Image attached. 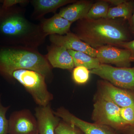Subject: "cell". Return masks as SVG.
I'll list each match as a JSON object with an SVG mask.
<instances>
[{"label": "cell", "mask_w": 134, "mask_h": 134, "mask_svg": "<svg viewBox=\"0 0 134 134\" xmlns=\"http://www.w3.org/2000/svg\"><path fill=\"white\" fill-rule=\"evenodd\" d=\"M53 112L56 116L62 118L64 121L79 129L83 134H117L110 127L86 122L63 108H60Z\"/></svg>", "instance_id": "9"}, {"label": "cell", "mask_w": 134, "mask_h": 134, "mask_svg": "<svg viewBox=\"0 0 134 134\" xmlns=\"http://www.w3.org/2000/svg\"><path fill=\"white\" fill-rule=\"evenodd\" d=\"M128 22L130 30L131 32L134 35V8L133 14Z\"/></svg>", "instance_id": "27"}, {"label": "cell", "mask_w": 134, "mask_h": 134, "mask_svg": "<svg viewBox=\"0 0 134 134\" xmlns=\"http://www.w3.org/2000/svg\"><path fill=\"white\" fill-rule=\"evenodd\" d=\"M50 40L55 46L63 47L68 50L82 52L93 58H96L97 56V49L92 48L82 41L76 34L71 32H69L64 36L51 35Z\"/></svg>", "instance_id": "10"}, {"label": "cell", "mask_w": 134, "mask_h": 134, "mask_svg": "<svg viewBox=\"0 0 134 134\" xmlns=\"http://www.w3.org/2000/svg\"><path fill=\"white\" fill-rule=\"evenodd\" d=\"M39 134V133H37V134Z\"/></svg>", "instance_id": "29"}, {"label": "cell", "mask_w": 134, "mask_h": 134, "mask_svg": "<svg viewBox=\"0 0 134 134\" xmlns=\"http://www.w3.org/2000/svg\"><path fill=\"white\" fill-rule=\"evenodd\" d=\"M121 132L123 134H134V127H129Z\"/></svg>", "instance_id": "28"}, {"label": "cell", "mask_w": 134, "mask_h": 134, "mask_svg": "<svg viewBox=\"0 0 134 134\" xmlns=\"http://www.w3.org/2000/svg\"><path fill=\"white\" fill-rule=\"evenodd\" d=\"M48 59L53 68L72 70L75 67L72 56L63 47L55 45L51 48L48 53Z\"/></svg>", "instance_id": "12"}, {"label": "cell", "mask_w": 134, "mask_h": 134, "mask_svg": "<svg viewBox=\"0 0 134 134\" xmlns=\"http://www.w3.org/2000/svg\"><path fill=\"white\" fill-rule=\"evenodd\" d=\"M93 3L91 1L86 0L76 2L61 10L58 14L72 23L85 18Z\"/></svg>", "instance_id": "13"}, {"label": "cell", "mask_w": 134, "mask_h": 134, "mask_svg": "<svg viewBox=\"0 0 134 134\" xmlns=\"http://www.w3.org/2000/svg\"><path fill=\"white\" fill-rule=\"evenodd\" d=\"M76 35L96 49L107 45L115 46L130 41L128 30L123 22L117 19L83 18L80 20Z\"/></svg>", "instance_id": "1"}, {"label": "cell", "mask_w": 134, "mask_h": 134, "mask_svg": "<svg viewBox=\"0 0 134 134\" xmlns=\"http://www.w3.org/2000/svg\"><path fill=\"white\" fill-rule=\"evenodd\" d=\"M22 85L39 106L49 105L53 97L47 88L46 77L38 72L28 69H19L10 75Z\"/></svg>", "instance_id": "3"}, {"label": "cell", "mask_w": 134, "mask_h": 134, "mask_svg": "<svg viewBox=\"0 0 134 134\" xmlns=\"http://www.w3.org/2000/svg\"><path fill=\"white\" fill-rule=\"evenodd\" d=\"M120 108L113 102L99 97L94 104L92 119L97 124L121 132L129 126L121 116Z\"/></svg>", "instance_id": "4"}, {"label": "cell", "mask_w": 134, "mask_h": 134, "mask_svg": "<svg viewBox=\"0 0 134 134\" xmlns=\"http://www.w3.org/2000/svg\"><path fill=\"white\" fill-rule=\"evenodd\" d=\"M26 1L23 0H14V1H6L4 2V5L6 7L12 6L17 3H23L26 2Z\"/></svg>", "instance_id": "25"}, {"label": "cell", "mask_w": 134, "mask_h": 134, "mask_svg": "<svg viewBox=\"0 0 134 134\" xmlns=\"http://www.w3.org/2000/svg\"><path fill=\"white\" fill-rule=\"evenodd\" d=\"M10 107L3 106L0 97V134H8L9 121L6 117V113Z\"/></svg>", "instance_id": "23"}, {"label": "cell", "mask_w": 134, "mask_h": 134, "mask_svg": "<svg viewBox=\"0 0 134 134\" xmlns=\"http://www.w3.org/2000/svg\"><path fill=\"white\" fill-rule=\"evenodd\" d=\"M90 70L83 66L75 67L72 72V78L78 84L86 83L90 78Z\"/></svg>", "instance_id": "20"}, {"label": "cell", "mask_w": 134, "mask_h": 134, "mask_svg": "<svg viewBox=\"0 0 134 134\" xmlns=\"http://www.w3.org/2000/svg\"><path fill=\"white\" fill-rule=\"evenodd\" d=\"M54 134H83L76 127L63 121L59 122L55 130Z\"/></svg>", "instance_id": "21"}, {"label": "cell", "mask_w": 134, "mask_h": 134, "mask_svg": "<svg viewBox=\"0 0 134 134\" xmlns=\"http://www.w3.org/2000/svg\"><path fill=\"white\" fill-rule=\"evenodd\" d=\"M28 29L26 22L22 18L13 16L3 22L1 26L3 33L11 36L20 35L24 33Z\"/></svg>", "instance_id": "15"}, {"label": "cell", "mask_w": 134, "mask_h": 134, "mask_svg": "<svg viewBox=\"0 0 134 134\" xmlns=\"http://www.w3.org/2000/svg\"><path fill=\"white\" fill-rule=\"evenodd\" d=\"M72 23L56 14L44 23L43 30L47 34L62 35L69 32Z\"/></svg>", "instance_id": "14"}, {"label": "cell", "mask_w": 134, "mask_h": 134, "mask_svg": "<svg viewBox=\"0 0 134 134\" xmlns=\"http://www.w3.org/2000/svg\"><path fill=\"white\" fill-rule=\"evenodd\" d=\"M134 8V1H126L120 5L109 8L107 18H122L129 21L133 14Z\"/></svg>", "instance_id": "16"}, {"label": "cell", "mask_w": 134, "mask_h": 134, "mask_svg": "<svg viewBox=\"0 0 134 134\" xmlns=\"http://www.w3.org/2000/svg\"><path fill=\"white\" fill-rule=\"evenodd\" d=\"M109 5L105 0L98 1L93 3L85 18L96 19L107 18Z\"/></svg>", "instance_id": "18"}, {"label": "cell", "mask_w": 134, "mask_h": 134, "mask_svg": "<svg viewBox=\"0 0 134 134\" xmlns=\"http://www.w3.org/2000/svg\"><path fill=\"white\" fill-rule=\"evenodd\" d=\"M120 115L129 127H134V106L120 108Z\"/></svg>", "instance_id": "22"}, {"label": "cell", "mask_w": 134, "mask_h": 134, "mask_svg": "<svg viewBox=\"0 0 134 134\" xmlns=\"http://www.w3.org/2000/svg\"><path fill=\"white\" fill-rule=\"evenodd\" d=\"M39 134H54L59 122V117L54 113L50 105L39 106L35 109Z\"/></svg>", "instance_id": "11"}, {"label": "cell", "mask_w": 134, "mask_h": 134, "mask_svg": "<svg viewBox=\"0 0 134 134\" xmlns=\"http://www.w3.org/2000/svg\"><path fill=\"white\" fill-rule=\"evenodd\" d=\"M100 98L113 102L120 108L134 106V92L119 88L107 81L99 82Z\"/></svg>", "instance_id": "7"}, {"label": "cell", "mask_w": 134, "mask_h": 134, "mask_svg": "<svg viewBox=\"0 0 134 134\" xmlns=\"http://www.w3.org/2000/svg\"><path fill=\"white\" fill-rule=\"evenodd\" d=\"M0 68L10 76L14 71L28 69L40 73L46 77L50 76L52 69L43 56L29 51L8 50L0 53Z\"/></svg>", "instance_id": "2"}, {"label": "cell", "mask_w": 134, "mask_h": 134, "mask_svg": "<svg viewBox=\"0 0 134 134\" xmlns=\"http://www.w3.org/2000/svg\"><path fill=\"white\" fill-rule=\"evenodd\" d=\"M72 56L75 67L83 66L90 70L98 68L100 63L97 58H93L82 52L68 50Z\"/></svg>", "instance_id": "17"}, {"label": "cell", "mask_w": 134, "mask_h": 134, "mask_svg": "<svg viewBox=\"0 0 134 134\" xmlns=\"http://www.w3.org/2000/svg\"><path fill=\"white\" fill-rule=\"evenodd\" d=\"M72 0H38L34 1L36 8L43 12H53L60 7L75 2Z\"/></svg>", "instance_id": "19"}, {"label": "cell", "mask_w": 134, "mask_h": 134, "mask_svg": "<svg viewBox=\"0 0 134 134\" xmlns=\"http://www.w3.org/2000/svg\"><path fill=\"white\" fill-rule=\"evenodd\" d=\"M115 46L129 50L131 53V60L134 62V40L120 43Z\"/></svg>", "instance_id": "24"}, {"label": "cell", "mask_w": 134, "mask_h": 134, "mask_svg": "<svg viewBox=\"0 0 134 134\" xmlns=\"http://www.w3.org/2000/svg\"><path fill=\"white\" fill-rule=\"evenodd\" d=\"M96 58L100 64H112L120 68H130L131 54L129 50L107 45L97 48Z\"/></svg>", "instance_id": "8"}, {"label": "cell", "mask_w": 134, "mask_h": 134, "mask_svg": "<svg viewBox=\"0 0 134 134\" xmlns=\"http://www.w3.org/2000/svg\"><path fill=\"white\" fill-rule=\"evenodd\" d=\"M8 121V134L38 133L37 119L29 110L14 112L10 115Z\"/></svg>", "instance_id": "6"}, {"label": "cell", "mask_w": 134, "mask_h": 134, "mask_svg": "<svg viewBox=\"0 0 134 134\" xmlns=\"http://www.w3.org/2000/svg\"><path fill=\"white\" fill-rule=\"evenodd\" d=\"M105 1L109 4L116 7L125 2L126 0H105Z\"/></svg>", "instance_id": "26"}, {"label": "cell", "mask_w": 134, "mask_h": 134, "mask_svg": "<svg viewBox=\"0 0 134 134\" xmlns=\"http://www.w3.org/2000/svg\"><path fill=\"white\" fill-rule=\"evenodd\" d=\"M90 72L117 87L134 91V67L120 68L100 64L98 68Z\"/></svg>", "instance_id": "5"}]
</instances>
